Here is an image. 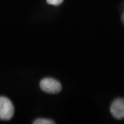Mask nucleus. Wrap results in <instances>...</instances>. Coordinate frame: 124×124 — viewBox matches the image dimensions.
<instances>
[{
  "label": "nucleus",
  "mask_w": 124,
  "mask_h": 124,
  "mask_svg": "<svg viewBox=\"0 0 124 124\" xmlns=\"http://www.w3.org/2000/svg\"><path fill=\"white\" fill-rule=\"evenodd\" d=\"M15 108L11 101L5 97H0V119L8 121L14 115Z\"/></svg>",
  "instance_id": "f257e3e1"
},
{
  "label": "nucleus",
  "mask_w": 124,
  "mask_h": 124,
  "mask_svg": "<svg viewBox=\"0 0 124 124\" xmlns=\"http://www.w3.org/2000/svg\"><path fill=\"white\" fill-rule=\"evenodd\" d=\"M40 88L49 94H57L62 90V85L56 79L52 78H45L40 82Z\"/></svg>",
  "instance_id": "f03ea898"
},
{
  "label": "nucleus",
  "mask_w": 124,
  "mask_h": 124,
  "mask_svg": "<svg viewBox=\"0 0 124 124\" xmlns=\"http://www.w3.org/2000/svg\"><path fill=\"white\" fill-rule=\"evenodd\" d=\"M110 112L115 119H124V99H116L112 102Z\"/></svg>",
  "instance_id": "7ed1b4c3"
},
{
  "label": "nucleus",
  "mask_w": 124,
  "mask_h": 124,
  "mask_svg": "<svg viewBox=\"0 0 124 124\" xmlns=\"http://www.w3.org/2000/svg\"><path fill=\"white\" fill-rule=\"evenodd\" d=\"M34 124H53L54 122L49 119H39L35 120L34 122Z\"/></svg>",
  "instance_id": "20e7f679"
},
{
  "label": "nucleus",
  "mask_w": 124,
  "mask_h": 124,
  "mask_svg": "<svg viewBox=\"0 0 124 124\" xmlns=\"http://www.w3.org/2000/svg\"><path fill=\"white\" fill-rule=\"evenodd\" d=\"M63 0H47L48 4L53 5V6H59L62 4Z\"/></svg>",
  "instance_id": "39448f33"
}]
</instances>
